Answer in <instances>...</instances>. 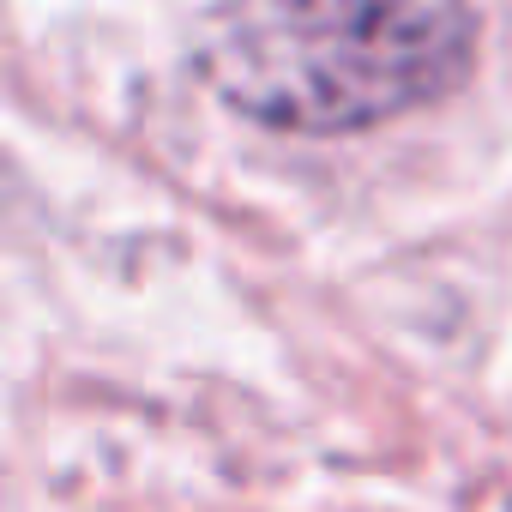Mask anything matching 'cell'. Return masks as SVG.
Masks as SVG:
<instances>
[{
  "label": "cell",
  "instance_id": "cell-1",
  "mask_svg": "<svg viewBox=\"0 0 512 512\" xmlns=\"http://www.w3.org/2000/svg\"><path fill=\"white\" fill-rule=\"evenodd\" d=\"M476 61L464 0H223L193 43L205 91L241 121L338 139L440 103Z\"/></svg>",
  "mask_w": 512,
  "mask_h": 512
}]
</instances>
